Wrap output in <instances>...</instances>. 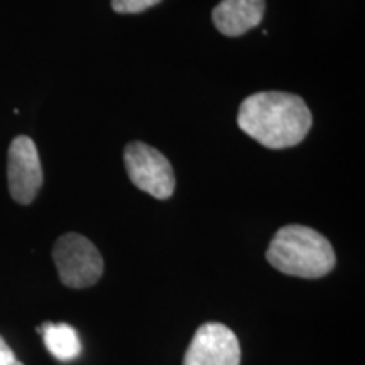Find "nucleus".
Instances as JSON below:
<instances>
[{"label": "nucleus", "instance_id": "obj_10", "mask_svg": "<svg viewBox=\"0 0 365 365\" xmlns=\"http://www.w3.org/2000/svg\"><path fill=\"white\" fill-rule=\"evenodd\" d=\"M14 362H16V357H14L11 346L0 336V365H14Z\"/></svg>", "mask_w": 365, "mask_h": 365}, {"label": "nucleus", "instance_id": "obj_2", "mask_svg": "<svg viewBox=\"0 0 365 365\" xmlns=\"http://www.w3.org/2000/svg\"><path fill=\"white\" fill-rule=\"evenodd\" d=\"M267 261L287 276L318 279L335 267V250L322 234L304 225H286L276 232L267 249Z\"/></svg>", "mask_w": 365, "mask_h": 365}, {"label": "nucleus", "instance_id": "obj_11", "mask_svg": "<svg viewBox=\"0 0 365 365\" xmlns=\"http://www.w3.org/2000/svg\"><path fill=\"white\" fill-rule=\"evenodd\" d=\"M14 365H22L21 362H17V360H16V362H14Z\"/></svg>", "mask_w": 365, "mask_h": 365}, {"label": "nucleus", "instance_id": "obj_5", "mask_svg": "<svg viewBox=\"0 0 365 365\" xmlns=\"http://www.w3.org/2000/svg\"><path fill=\"white\" fill-rule=\"evenodd\" d=\"M7 180L12 198L29 205L43 186V166L34 140L19 135L12 140L7 158Z\"/></svg>", "mask_w": 365, "mask_h": 365}, {"label": "nucleus", "instance_id": "obj_7", "mask_svg": "<svg viewBox=\"0 0 365 365\" xmlns=\"http://www.w3.org/2000/svg\"><path fill=\"white\" fill-rule=\"evenodd\" d=\"M266 0H222L213 9V24L223 36L237 38L261 24Z\"/></svg>", "mask_w": 365, "mask_h": 365}, {"label": "nucleus", "instance_id": "obj_1", "mask_svg": "<svg viewBox=\"0 0 365 365\" xmlns=\"http://www.w3.org/2000/svg\"><path fill=\"white\" fill-rule=\"evenodd\" d=\"M237 124L264 148L287 149L304 140L312 129L313 117L298 95L261 91L240 103Z\"/></svg>", "mask_w": 365, "mask_h": 365}, {"label": "nucleus", "instance_id": "obj_6", "mask_svg": "<svg viewBox=\"0 0 365 365\" xmlns=\"http://www.w3.org/2000/svg\"><path fill=\"white\" fill-rule=\"evenodd\" d=\"M182 365H240V344L222 323H205L196 330Z\"/></svg>", "mask_w": 365, "mask_h": 365}, {"label": "nucleus", "instance_id": "obj_3", "mask_svg": "<svg viewBox=\"0 0 365 365\" xmlns=\"http://www.w3.org/2000/svg\"><path fill=\"white\" fill-rule=\"evenodd\" d=\"M53 259L59 279L73 289H83L97 282L103 274V259L86 237L66 234L54 244Z\"/></svg>", "mask_w": 365, "mask_h": 365}, {"label": "nucleus", "instance_id": "obj_8", "mask_svg": "<svg viewBox=\"0 0 365 365\" xmlns=\"http://www.w3.org/2000/svg\"><path fill=\"white\" fill-rule=\"evenodd\" d=\"M39 333H43V340L46 349L51 352L53 357H56L61 362H70L75 360L81 352V341L78 333L66 323H44L38 328Z\"/></svg>", "mask_w": 365, "mask_h": 365}, {"label": "nucleus", "instance_id": "obj_4", "mask_svg": "<svg viewBox=\"0 0 365 365\" xmlns=\"http://www.w3.org/2000/svg\"><path fill=\"white\" fill-rule=\"evenodd\" d=\"M124 161L127 175L140 191L158 200H168L175 193V171L158 149L144 143H130L124 150Z\"/></svg>", "mask_w": 365, "mask_h": 365}, {"label": "nucleus", "instance_id": "obj_9", "mask_svg": "<svg viewBox=\"0 0 365 365\" xmlns=\"http://www.w3.org/2000/svg\"><path fill=\"white\" fill-rule=\"evenodd\" d=\"M161 2L163 0H112V9L118 14H140Z\"/></svg>", "mask_w": 365, "mask_h": 365}]
</instances>
